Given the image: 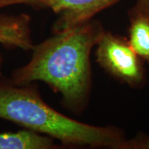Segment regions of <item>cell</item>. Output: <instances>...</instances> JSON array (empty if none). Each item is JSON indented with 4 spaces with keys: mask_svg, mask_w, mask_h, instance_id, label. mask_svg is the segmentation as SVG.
Masks as SVG:
<instances>
[{
    "mask_svg": "<svg viewBox=\"0 0 149 149\" xmlns=\"http://www.w3.org/2000/svg\"><path fill=\"white\" fill-rule=\"evenodd\" d=\"M32 18L26 13H0V45L7 49L32 51ZM3 59L0 54V68Z\"/></svg>",
    "mask_w": 149,
    "mask_h": 149,
    "instance_id": "5b68a950",
    "label": "cell"
},
{
    "mask_svg": "<svg viewBox=\"0 0 149 149\" xmlns=\"http://www.w3.org/2000/svg\"><path fill=\"white\" fill-rule=\"evenodd\" d=\"M105 31L101 22L92 19L69 31L34 45L32 56L11 74L17 85L42 81L61 94L65 108L81 113L88 105L91 91V53Z\"/></svg>",
    "mask_w": 149,
    "mask_h": 149,
    "instance_id": "6da1fadb",
    "label": "cell"
},
{
    "mask_svg": "<svg viewBox=\"0 0 149 149\" xmlns=\"http://www.w3.org/2000/svg\"><path fill=\"white\" fill-rule=\"evenodd\" d=\"M61 147L52 138L23 128L0 133V149H56Z\"/></svg>",
    "mask_w": 149,
    "mask_h": 149,
    "instance_id": "8992f818",
    "label": "cell"
},
{
    "mask_svg": "<svg viewBox=\"0 0 149 149\" xmlns=\"http://www.w3.org/2000/svg\"><path fill=\"white\" fill-rule=\"evenodd\" d=\"M0 118L64 146L119 149L126 139L120 128L91 125L65 116L43 100L35 83L17 85L4 75H0Z\"/></svg>",
    "mask_w": 149,
    "mask_h": 149,
    "instance_id": "7a4b0ae2",
    "label": "cell"
},
{
    "mask_svg": "<svg viewBox=\"0 0 149 149\" xmlns=\"http://www.w3.org/2000/svg\"><path fill=\"white\" fill-rule=\"evenodd\" d=\"M119 149H149V136L139 133L131 139H125Z\"/></svg>",
    "mask_w": 149,
    "mask_h": 149,
    "instance_id": "ba28073f",
    "label": "cell"
},
{
    "mask_svg": "<svg viewBox=\"0 0 149 149\" xmlns=\"http://www.w3.org/2000/svg\"><path fill=\"white\" fill-rule=\"evenodd\" d=\"M95 47L97 63L113 78L131 88L146 84L143 61L134 52L128 38L104 31Z\"/></svg>",
    "mask_w": 149,
    "mask_h": 149,
    "instance_id": "3957f363",
    "label": "cell"
},
{
    "mask_svg": "<svg viewBox=\"0 0 149 149\" xmlns=\"http://www.w3.org/2000/svg\"><path fill=\"white\" fill-rule=\"evenodd\" d=\"M129 22L128 42L139 57L149 63V18L135 17L129 18Z\"/></svg>",
    "mask_w": 149,
    "mask_h": 149,
    "instance_id": "52a82bcc",
    "label": "cell"
},
{
    "mask_svg": "<svg viewBox=\"0 0 149 149\" xmlns=\"http://www.w3.org/2000/svg\"><path fill=\"white\" fill-rule=\"evenodd\" d=\"M120 0H35L34 8H50L58 15L53 33L69 31L94 19L102 11Z\"/></svg>",
    "mask_w": 149,
    "mask_h": 149,
    "instance_id": "277c9868",
    "label": "cell"
},
{
    "mask_svg": "<svg viewBox=\"0 0 149 149\" xmlns=\"http://www.w3.org/2000/svg\"><path fill=\"white\" fill-rule=\"evenodd\" d=\"M19 4H24V5L31 6L34 8L35 0H0V10L13 5H19Z\"/></svg>",
    "mask_w": 149,
    "mask_h": 149,
    "instance_id": "30bf717a",
    "label": "cell"
},
{
    "mask_svg": "<svg viewBox=\"0 0 149 149\" xmlns=\"http://www.w3.org/2000/svg\"><path fill=\"white\" fill-rule=\"evenodd\" d=\"M128 18L145 17L149 18V0H137L135 4L128 11Z\"/></svg>",
    "mask_w": 149,
    "mask_h": 149,
    "instance_id": "9c48e42d",
    "label": "cell"
}]
</instances>
